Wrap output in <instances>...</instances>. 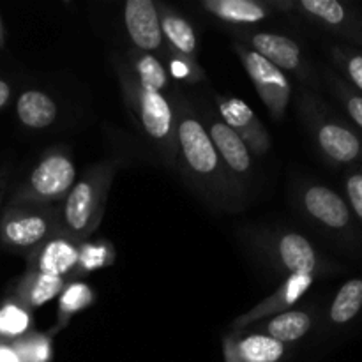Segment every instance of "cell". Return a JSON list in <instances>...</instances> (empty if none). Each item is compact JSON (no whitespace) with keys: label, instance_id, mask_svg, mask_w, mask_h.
I'll return each mask as SVG.
<instances>
[{"label":"cell","instance_id":"cell-1","mask_svg":"<svg viewBox=\"0 0 362 362\" xmlns=\"http://www.w3.org/2000/svg\"><path fill=\"white\" fill-rule=\"evenodd\" d=\"M170 103L175 115L177 163L184 175L212 205L237 209L244 200V187L219 158L200 113L180 92H175Z\"/></svg>","mask_w":362,"mask_h":362},{"label":"cell","instance_id":"cell-2","mask_svg":"<svg viewBox=\"0 0 362 362\" xmlns=\"http://www.w3.org/2000/svg\"><path fill=\"white\" fill-rule=\"evenodd\" d=\"M299 115L318 152L334 166H362V136L318 95L304 88L299 95Z\"/></svg>","mask_w":362,"mask_h":362},{"label":"cell","instance_id":"cell-3","mask_svg":"<svg viewBox=\"0 0 362 362\" xmlns=\"http://www.w3.org/2000/svg\"><path fill=\"white\" fill-rule=\"evenodd\" d=\"M117 78L124 103L134 117L145 136L156 145L161 158L168 165L177 163L175 115H173L170 98L159 92L147 90L138 83L134 74L115 59Z\"/></svg>","mask_w":362,"mask_h":362},{"label":"cell","instance_id":"cell-4","mask_svg":"<svg viewBox=\"0 0 362 362\" xmlns=\"http://www.w3.org/2000/svg\"><path fill=\"white\" fill-rule=\"evenodd\" d=\"M115 172V161H101L88 168L74 184L60 207L64 235L81 244L98 230L105 216Z\"/></svg>","mask_w":362,"mask_h":362},{"label":"cell","instance_id":"cell-5","mask_svg":"<svg viewBox=\"0 0 362 362\" xmlns=\"http://www.w3.org/2000/svg\"><path fill=\"white\" fill-rule=\"evenodd\" d=\"M299 211L311 225L354 257L362 255V230L345 198L320 182H304L297 193Z\"/></svg>","mask_w":362,"mask_h":362},{"label":"cell","instance_id":"cell-6","mask_svg":"<svg viewBox=\"0 0 362 362\" xmlns=\"http://www.w3.org/2000/svg\"><path fill=\"white\" fill-rule=\"evenodd\" d=\"M76 184V166L66 148L52 147L39 158L23 182L16 187L9 205H48L67 198Z\"/></svg>","mask_w":362,"mask_h":362},{"label":"cell","instance_id":"cell-7","mask_svg":"<svg viewBox=\"0 0 362 362\" xmlns=\"http://www.w3.org/2000/svg\"><path fill=\"white\" fill-rule=\"evenodd\" d=\"M62 233L60 207L7 205L0 212V246L27 257L49 237Z\"/></svg>","mask_w":362,"mask_h":362},{"label":"cell","instance_id":"cell-8","mask_svg":"<svg viewBox=\"0 0 362 362\" xmlns=\"http://www.w3.org/2000/svg\"><path fill=\"white\" fill-rule=\"evenodd\" d=\"M258 251L272 269L288 278L292 274H306L317 278L325 271L320 255L308 237L297 232H272L255 239Z\"/></svg>","mask_w":362,"mask_h":362},{"label":"cell","instance_id":"cell-9","mask_svg":"<svg viewBox=\"0 0 362 362\" xmlns=\"http://www.w3.org/2000/svg\"><path fill=\"white\" fill-rule=\"evenodd\" d=\"M233 52L243 62L247 78L257 88L262 103L272 119L281 120L292 99V83L288 76L257 52L244 46L243 42H233Z\"/></svg>","mask_w":362,"mask_h":362},{"label":"cell","instance_id":"cell-10","mask_svg":"<svg viewBox=\"0 0 362 362\" xmlns=\"http://www.w3.org/2000/svg\"><path fill=\"white\" fill-rule=\"evenodd\" d=\"M243 37L246 42L244 46L257 52L272 66L281 69L283 73H292L304 87H317L318 76L308 57L304 55L299 41L274 32H244Z\"/></svg>","mask_w":362,"mask_h":362},{"label":"cell","instance_id":"cell-11","mask_svg":"<svg viewBox=\"0 0 362 362\" xmlns=\"http://www.w3.org/2000/svg\"><path fill=\"white\" fill-rule=\"evenodd\" d=\"M292 13H299L311 23L354 45L362 42V14L339 0H292Z\"/></svg>","mask_w":362,"mask_h":362},{"label":"cell","instance_id":"cell-12","mask_svg":"<svg viewBox=\"0 0 362 362\" xmlns=\"http://www.w3.org/2000/svg\"><path fill=\"white\" fill-rule=\"evenodd\" d=\"M214 103L219 119L247 145L251 154L262 158L271 151V134L246 101L235 95L214 94Z\"/></svg>","mask_w":362,"mask_h":362},{"label":"cell","instance_id":"cell-13","mask_svg":"<svg viewBox=\"0 0 362 362\" xmlns=\"http://www.w3.org/2000/svg\"><path fill=\"white\" fill-rule=\"evenodd\" d=\"M25 260L27 271L67 279L73 274H80V243L69 239L64 233H57L28 253Z\"/></svg>","mask_w":362,"mask_h":362},{"label":"cell","instance_id":"cell-14","mask_svg":"<svg viewBox=\"0 0 362 362\" xmlns=\"http://www.w3.org/2000/svg\"><path fill=\"white\" fill-rule=\"evenodd\" d=\"M202 122H204L205 129H207L209 136L228 172L244 187V182L250 179L251 172H253V154L250 152L247 145L221 119L214 117L212 113H204Z\"/></svg>","mask_w":362,"mask_h":362},{"label":"cell","instance_id":"cell-15","mask_svg":"<svg viewBox=\"0 0 362 362\" xmlns=\"http://www.w3.org/2000/svg\"><path fill=\"white\" fill-rule=\"evenodd\" d=\"M313 281V276L306 274H292L288 276V278H285V281H283L271 296L265 297L262 303H258L257 306L251 308L250 311H246L244 315L237 317L235 320L232 322V331H246L247 327L258 324V322H262L264 318L274 317V315L285 313V311L292 310L293 304L310 290Z\"/></svg>","mask_w":362,"mask_h":362},{"label":"cell","instance_id":"cell-16","mask_svg":"<svg viewBox=\"0 0 362 362\" xmlns=\"http://www.w3.org/2000/svg\"><path fill=\"white\" fill-rule=\"evenodd\" d=\"M122 14L134 48L152 55L156 52L165 53V39L154 0H127Z\"/></svg>","mask_w":362,"mask_h":362},{"label":"cell","instance_id":"cell-17","mask_svg":"<svg viewBox=\"0 0 362 362\" xmlns=\"http://www.w3.org/2000/svg\"><path fill=\"white\" fill-rule=\"evenodd\" d=\"M225 362H283L286 345L262 332L233 331L221 341Z\"/></svg>","mask_w":362,"mask_h":362},{"label":"cell","instance_id":"cell-18","mask_svg":"<svg viewBox=\"0 0 362 362\" xmlns=\"http://www.w3.org/2000/svg\"><path fill=\"white\" fill-rule=\"evenodd\" d=\"M166 48L198 60V35L194 27L165 2H156Z\"/></svg>","mask_w":362,"mask_h":362},{"label":"cell","instance_id":"cell-19","mask_svg":"<svg viewBox=\"0 0 362 362\" xmlns=\"http://www.w3.org/2000/svg\"><path fill=\"white\" fill-rule=\"evenodd\" d=\"M66 283L67 279L57 278V276L25 271V274L16 281V286H14V292L11 297H14L27 310H37V308L45 306L49 300L55 299V297H59Z\"/></svg>","mask_w":362,"mask_h":362},{"label":"cell","instance_id":"cell-20","mask_svg":"<svg viewBox=\"0 0 362 362\" xmlns=\"http://www.w3.org/2000/svg\"><path fill=\"white\" fill-rule=\"evenodd\" d=\"M202 7L230 25H255L274 14L271 4L260 0H204Z\"/></svg>","mask_w":362,"mask_h":362},{"label":"cell","instance_id":"cell-21","mask_svg":"<svg viewBox=\"0 0 362 362\" xmlns=\"http://www.w3.org/2000/svg\"><path fill=\"white\" fill-rule=\"evenodd\" d=\"M258 332L271 336L276 341L288 345L297 343L313 329V315L306 310H288L274 315L264 324H258Z\"/></svg>","mask_w":362,"mask_h":362},{"label":"cell","instance_id":"cell-22","mask_svg":"<svg viewBox=\"0 0 362 362\" xmlns=\"http://www.w3.org/2000/svg\"><path fill=\"white\" fill-rule=\"evenodd\" d=\"M57 103L52 95L42 90L21 92L16 103V115L28 129H46L57 120Z\"/></svg>","mask_w":362,"mask_h":362},{"label":"cell","instance_id":"cell-23","mask_svg":"<svg viewBox=\"0 0 362 362\" xmlns=\"http://www.w3.org/2000/svg\"><path fill=\"white\" fill-rule=\"evenodd\" d=\"M95 303V292L88 283L80 279H71L66 283L64 290L59 296V308H57L55 324L49 329L48 334L55 336L69 325L74 315L81 313Z\"/></svg>","mask_w":362,"mask_h":362},{"label":"cell","instance_id":"cell-24","mask_svg":"<svg viewBox=\"0 0 362 362\" xmlns=\"http://www.w3.org/2000/svg\"><path fill=\"white\" fill-rule=\"evenodd\" d=\"M129 62L134 78L144 88L159 92V94H165L172 88V78H170L165 64L156 55L133 48L129 52Z\"/></svg>","mask_w":362,"mask_h":362},{"label":"cell","instance_id":"cell-25","mask_svg":"<svg viewBox=\"0 0 362 362\" xmlns=\"http://www.w3.org/2000/svg\"><path fill=\"white\" fill-rule=\"evenodd\" d=\"M362 313V278L349 279L332 299L327 318L332 327H345Z\"/></svg>","mask_w":362,"mask_h":362},{"label":"cell","instance_id":"cell-26","mask_svg":"<svg viewBox=\"0 0 362 362\" xmlns=\"http://www.w3.org/2000/svg\"><path fill=\"white\" fill-rule=\"evenodd\" d=\"M32 311L21 306L14 297L0 304V343H13L32 331Z\"/></svg>","mask_w":362,"mask_h":362},{"label":"cell","instance_id":"cell-27","mask_svg":"<svg viewBox=\"0 0 362 362\" xmlns=\"http://www.w3.org/2000/svg\"><path fill=\"white\" fill-rule=\"evenodd\" d=\"M322 74H324V80L327 83V88L331 90V94L341 105L346 117L352 120V126L359 131L362 136V95L359 92L354 90L336 71L324 69Z\"/></svg>","mask_w":362,"mask_h":362},{"label":"cell","instance_id":"cell-28","mask_svg":"<svg viewBox=\"0 0 362 362\" xmlns=\"http://www.w3.org/2000/svg\"><path fill=\"white\" fill-rule=\"evenodd\" d=\"M21 362H52L53 361V338L48 332H39L32 329L20 339L11 343Z\"/></svg>","mask_w":362,"mask_h":362},{"label":"cell","instance_id":"cell-29","mask_svg":"<svg viewBox=\"0 0 362 362\" xmlns=\"http://www.w3.org/2000/svg\"><path fill=\"white\" fill-rule=\"evenodd\" d=\"M329 52L343 80L362 95V52L349 45H332Z\"/></svg>","mask_w":362,"mask_h":362},{"label":"cell","instance_id":"cell-30","mask_svg":"<svg viewBox=\"0 0 362 362\" xmlns=\"http://www.w3.org/2000/svg\"><path fill=\"white\" fill-rule=\"evenodd\" d=\"M165 59L168 62V74L179 81H186V83H200L205 80V73L198 60L189 59L186 55L173 52V49L165 46Z\"/></svg>","mask_w":362,"mask_h":362},{"label":"cell","instance_id":"cell-31","mask_svg":"<svg viewBox=\"0 0 362 362\" xmlns=\"http://www.w3.org/2000/svg\"><path fill=\"white\" fill-rule=\"evenodd\" d=\"M113 262V250L108 243H85L80 244V267L78 272H90L95 269H103Z\"/></svg>","mask_w":362,"mask_h":362},{"label":"cell","instance_id":"cell-32","mask_svg":"<svg viewBox=\"0 0 362 362\" xmlns=\"http://www.w3.org/2000/svg\"><path fill=\"white\" fill-rule=\"evenodd\" d=\"M345 200L362 230V166H352L345 173Z\"/></svg>","mask_w":362,"mask_h":362},{"label":"cell","instance_id":"cell-33","mask_svg":"<svg viewBox=\"0 0 362 362\" xmlns=\"http://www.w3.org/2000/svg\"><path fill=\"white\" fill-rule=\"evenodd\" d=\"M0 362H21L9 343H0Z\"/></svg>","mask_w":362,"mask_h":362},{"label":"cell","instance_id":"cell-34","mask_svg":"<svg viewBox=\"0 0 362 362\" xmlns=\"http://www.w3.org/2000/svg\"><path fill=\"white\" fill-rule=\"evenodd\" d=\"M11 99V85L6 80H0V110L9 103Z\"/></svg>","mask_w":362,"mask_h":362},{"label":"cell","instance_id":"cell-35","mask_svg":"<svg viewBox=\"0 0 362 362\" xmlns=\"http://www.w3.org/2000/svg\"><path fill=\"white\" fill-rule=\"evenodd\" d=\"M7 186V170L2 168L0 170V205H2V198H4V191H6Z\"/></svg>","mask_w":362,"mask_h":362},{"label":"cell","instance_id":"cell-36","mask_svg":"<svg viewBox=\"0 0 362 362\" xmlns=\"http://www.w3.org/2000/svg\"><path fill=\"white\" fill-rule=\"evenodd\" d=\"M6 46V27H4L2 21V14H0V48Z\"/></svg>","mask_w":362,"mask_h":362},{"label":"cell","instance_id":"cell-37","mask_svg":"<svg viewBox=\"0 0 362 362\" xmlns=\"http://www.w3.org/2000/svg\"><path fill=\"white\" fill-rule=\"evenodd\" d=\"M361 48H362V42H361Z\"/></svg>","mask_w":362,"mask_h":362}]
</instances>
